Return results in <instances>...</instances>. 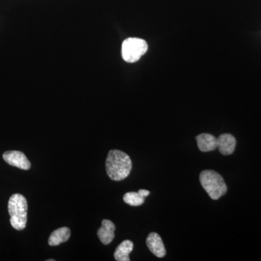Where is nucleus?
<instances>
[{"instance_id": "9b49d317", "label": "nucleus", "mask_w": 261, "mask_h": 261, "mask_svg": "<svg viewBox=\"0 0 261 261\" xmlns=\"http://www.w3.org/2000/svg\"><path fill=\"white\" fill-rule=\"evenodd\" d=\"M134 248V244L130 240H125L120 244L114 252V257L117 261H129V254Z\"/></svg>"}, {"instance_id": "f257e3e1", "label": "nucleus", "mask_w": 261, "mask_h": 261, "mask_svg": "<svg viewBox=\"0 0 261 261\" xmlns=\"http://www.w3.org/2000/svg\"><path fill=\"white\" fill-rule=\"evenodd\" d=\"M106 171L113 181H120L128 177L132 168L129 156L118 149L110 151L106 159Z\"/></svg>"}, {"instance_id": "7ed1b4c3", "label": "nucleus", "mask_w": 261, "mask_h": 261, "mask_svg": "<svg viewBox=\"0 0 261 261\" xmlns=\"http://www.w3.org/2000/svg\"><path fill=\"white\" fill-rule=\"evenodd\" d=\"M200 181L212 200H219L227 192V186L224 178L219 173L212 170L202 171L200 175Z\"/></svg>"}, {"instance_id": "f03ea898", "label": "nucleus", "mask_w": 261, "mask_h": 261, "mask_svg": "<svg viewBox=\"0 0 261 261\" xmlns=\"http://www.w3.org/2000/svg\"><path fill=\"white\" fill-rule=\"evenodd\" d=\"M10 224L16 230H23L27 223L28 204L27 199L20 194H14L8 202Z\"/></svg>"}, {"instance_id": "6e6552de", "label": "nucleus", "mask_w": 261, "mask_h": 261, "mask_svg": "<svg viewBox=\"0 0 261 261\" xmlns=\"http://www.w3.org/2000/svg\"><path fill=\"white\" fill-rule=\"evenodd\" d=\"M219 152L224 155H229L234 152L237 141L234 137L229 134H223L217 138Z\"/></svg>"}, {"instance_id": "1a4fd4ad", "label": "nucleus", "mask_w": 261, "mask_h": 261, "mask_svg": "<svg viewBox=\"0 0 261 261\" xmlns=\"http://www.w3.org/2000/svg\"><path fill=\"white\" fill-rule=\"evenodd\" d=\"M198 148L202 152H211L217 148V138L210 134H201L196 137Z\"/></svg>"}, {"instance_id": "20e7f679", "label": "nucleus", "mask_w": 261, "mask_h": 261, "mask_svg": "<svg viewBox=\"0 0 261 261\" xmlns=\"http://www.w3.org/2000/svg\"><path fill=\"white\" fill-rule=\"evenodd\" d=\"M148 49V45L144 39L128 38L122 44V58L127 63H135L144 56Z\"/></svg>"}, {"instance_id": "423d86ee", "label": "nucleus", "mask_w": 261, "mask_h": 261, "mask_svg": "<svg viewBox=\"0 0 261 261\" xmlns=\"http://www.w3.org/2000/svg\"><path fill=\"white\" fill-rule=\"evenodd\" d=\"M146 244L150 252L156 257H163L166 255V248H165L162 239L159 233L154 232L149 233L146 240Z\"/></svg>"}, {"instance_id": "9d476101", "label": "nucleus", "mask_w": 261, "mask_h": 261, "mask_svg": "<svg viewBox=\"0 0 261 261\" xmlns=\"http://www.w3.org/2000/svg\"><path fill=\"white\" fill-rule=\"evenodd\" d=\"M70 237V231L69 228L62 227L58 228L51 233L50 237L48 240V244L50 246H58V245L68 241Z\"/></svg>"}, {"instance_id": "4468645a", "label": "nucleus", "mask_w": 261, "mask_h": 261, "mask_svg": "<svg viewBox=\"0 0 261 261\" xmlns=\"http://www.w3.org/2000/svg\"><path fill=\"white\" fill-rule=\"evenodd\" d=\"M47 261H55L54 259H49Z\"/></svg>"}, {"instance_id": "0eeeda50", "label": "nucleus", "mask_w": 261, "mask_h": 261, "mask_svg": "<svg viewBox=\"0 0 261 261\" xmlns=\"http://www.w3.org/2000/svg\"><path fill=\"white\" fill-rule=\"evenodd\" d=\"M116 226L110 220L104 219L102 221V226L98 229L97 236L101 243L108 245L113 241L115 238Z\"/></svg>"}, {"instance_id": "ddd939ff", "label": "nucleus", "mask_w": 261, "mask_h": 261, "mask_svg": "<svg viewBox=\"0 0 261 261\" xmlns=\"http://www.w3.org/2000/svg\"><path fill=\"white\" fill-rule=\"evenodd\" d=\"M139 194H140V195H142V197H147L149 195V192L148 190H139Z\"/></svg>"}, {"instance_id": "f8f14e48", "label": "nucleus", "mask_w": 261, "mask_h": 261, "mask_svg": "<svg viewBox=\"0 0 261 261\" xmlns=\"http://www.w3.org/2000/svg\"><path fill=\"white\" fill-rule=\"evenodd\" d=\"M123 201L130 206H140L145 202V197L139 192H128L123 196Z\"/></svg>"}, {"instance_id": "39448f33", "label": "nucleus", "mask_w": 261, "mask_h": 261, "mask_svg": "<svg viewBox=\"0 0 261 261\" xmlns=\"http://www.w3.org/2000/svg\"><path fill=\"white\" fill-rule=\"evenodd\" d=\"M3 159L5 162L12 166H15L20 169H30L31 163L23 152L20 151H8L3 154Z\"/></svg>"}]
</instances>
